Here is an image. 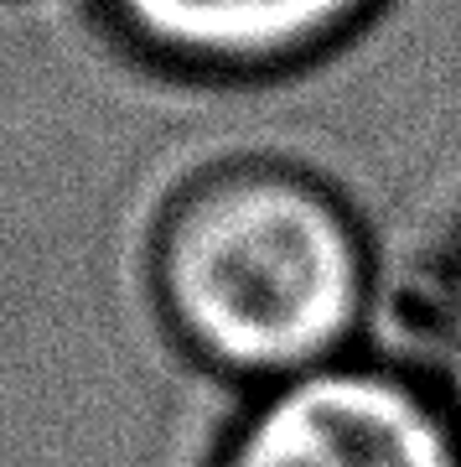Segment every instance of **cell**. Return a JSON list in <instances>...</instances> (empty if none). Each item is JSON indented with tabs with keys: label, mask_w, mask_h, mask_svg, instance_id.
I'll return each mask as SVG.
<instances>
[{
	"label": "cell",
	"mask_w": 461,
	"mask_h": 467,
	"mask_svg": "<svg viewBox=\"0 0 461 467\" xmlns=\"http://www.w3.org/2000/svg\"><path fill=\"white\" fill-rule=\"evenodd\" d=\"M405 312L415 348L399 364H410L461 410V229L441 250L420 254V270L405 291Z\"/></svg>",
	"instance_id": "4"
},
{
	"label": "cell",
	"mask_w": 461,
	"mask_h": 467,
	"mask_svg": "<svg viewBox=\"0 0 461 467\" xmlns=\"http://www.w3.org/2000/svg\"><path fill=\"white\" fill-rule=\"evenodd\" d=\"M208 467H461V410L410 364L347 353L249 389Z\"/></svg>",
	"instance_id": "2"
},
{
	"label": "cell",
	"mask_w": 461,
	"mask_h": 467,
	"mask_svg": "<svg viewBox=\"0 0 461 467\" xmlns=\"http://www.w3.org/2000/svg\"><path fill=\"white\" fill-rule=\"evenodd\" d=\"M140 265L166 337L244 389L347 358L379 296L358 208L285 156L198 167L156 208Z\"/></svg>",
	"instance_id": "1"
},
{
	"label": "cell",
	"mask_w": 461,
	"mask_h": 467,
	"mask_svg": "<svg viewBox=\"0 0 461 467\" xmlns=\"http://www.w3.org/2000/svg\"><path fill=\"white\" fill-rule=\"evenodd\" d=\"M140 57L187 78H285L343 36L363 32L384 0H99Z\"/></svg>",
	"instance_id": "3"
}]
</instances>
